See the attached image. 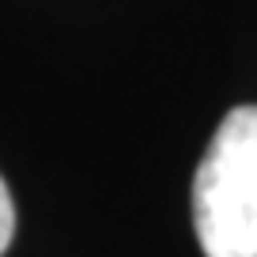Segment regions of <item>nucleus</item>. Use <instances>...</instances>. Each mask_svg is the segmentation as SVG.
Instances as JSON below:
<instances>
[{"instance_id":"obj_1","label":"nucleus","mask_w":257,"mask_h":257,"mask_svg":"<svg viewBox=\"0 0 257 257\" xmlns=\"http://www.w3.org/2000/svg\"><path fill=\"white\" fill-rule=\"evenodd\" d=\"M204 257H257V106H234L193 174Z\"/></svg>"},{"instance_id":"obj_2","label":"nucleus","mask_w":257,"mask_h":257,"mask_svg":"<svg viewBox=\"0 0 257 257\" xmlns=\"http://www.w3.org/2000/svg\"><path fill=\"white\" fill-rule=\"evenodd\" d=\"M12 234H16V204H12V193L0 178V253L12 246Z\"/></svg>"}]
</instances>
